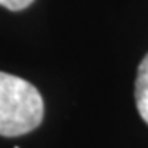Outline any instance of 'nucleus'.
Instances as JSON below:
<instances>
[{"mask_svg":"<svg viewBox=\"0 0 148 148\" xmlns=\"http://www.w3.org/2000/svg\"><path fill=\"white\" fill-rule=\"evenodd\" d=\"M33 3V0H0V5L8 8V10H13V12H18V10H23Z\"/></svg>","mask_w":148,"mask_h":148,"instance_id":"nucleus-3","label":"nucleus"},{"mask_svg":"<svg viewBox=\"0 0 148 148\" xmlns=\"http://www.w3.org/2000/svg\"><path fill=\"white\" fill-rule=\"evenodd\" d=\"M135 102L138 114L148 123V54L138 66L137 82H135Z\"/></svg>","mask_w":148,"mask_h":148,"instance_id":"nucleus-2","label":"nucleus"},{"mask_svg":"<svg viewBox=\"0 0 148 148\" xmlns=\"http://www.w3.org/2000/svg\"><path fill=\"white\" fill-rule=\"evenodd\" d=\"M45 104L28 81L0 71V135L20 137L41 123Z\"/></svg>","mask_w":148,"mask_h":148,"instance_id":"nucleus-1","label":"nucleus"}]
</instances>
